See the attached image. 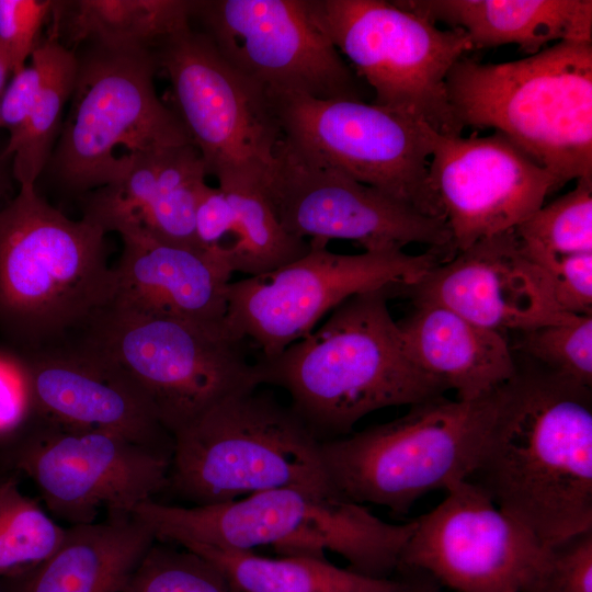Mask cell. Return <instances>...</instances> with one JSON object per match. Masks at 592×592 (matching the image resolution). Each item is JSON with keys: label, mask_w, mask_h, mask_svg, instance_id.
I'll return each mask as SVG.
<instances>
[{"label": "cell", "mask_w": 592, "mask_h": 592, "mask_svg": "<svg viewBox=\"0 0 592 592\" xmlns=\"http://www.w3.org/2000/svg\"><path fill=\"white\" fill-rule=\"evenodd\" d=\"M467 480L544 545L592 530L591 388L519 368Z\"/></svg>", "instance_id": "obj_1"}, {"label": "cell", "mask_w": 592, "mask_h": 592, "mask_svg": "<svg viewBox=\"0 0 592 592\" xmlns=\"http://www.w3.org/2000/svg\"><path fill=\"white\" fill-rule=\"evenodd\" d=\"M392 293L348 298L316 331L254 363L259 385L286 390L292 409L320 441L350 434L371 412L447 390L409 358L388 308Z\"/></svg>", "instance_id": "obj_2"}, {"label": "cell", "mask_w": 592, "mask_h": 592, "mask_svg": "<svg viewBox=\"0 0 592 592\" xmlns=\"http://www.w3.org/2000/svg\"><path fill=\"white\" fill-rule=\"evenodd\" d=\"M105 230L20 187L0 207V334L15 353L61 345L115 295Z\"/></svg>", "instance_id": "obj_3"}, {"label": "cell", "mask_w": 592, "mask_h": 592, "mask_svg": "<svg viewBox=\"0 0 592 592\" xmlns=\"http://www.w3.org/2000/svg\"><path fill=\"white\" fill-rule=\"evenodd\" d=\"M157 540L252 551L271 546L281 556L326 558L332 551L357 573L391 578L414 520L385 522L333 490L283 487L210 505H171L156 499L132 514Z\"/></svg>", "instance_id": "obj_4"}, {"label": "cell", "mask_w": 592, "mask_h": 592, "mask_svg": "<svg viewBox=\"0 0 592 592\" xmlns=\"http://www.w3.org/2000/svg\"><path fill=\"white\" fill-rule=\"evenodd\" d=\"M446 91L463 129L501 133L559 187L592 177V42H558L500 64L464 56Z\"/></svg>", "instance_id": "obj_5"}, {"label": "cell", "mask_w": 592, "mask_h": 592, "mask_svg": "<svg viewBox=\"0 0 592 592\" xmlns=\"http://www.w3.org/2000/svg\"><path fill=\"white\" fill-rule=\"evenodd\" d=\"M172 436L166 491L192 505L283 487L333 490L321 441L291 406L259 387L224 398Z\"/></svg>", "instance_id": "obj_6"}, {"label": "cell", "mask_w": 592, "mask_h": 592, "mask_svg": "<svg viewBox=\"0 0 592 592\" xmlns=\"http://www.w3.org/2000/svg\"><path fill=\"white\" fill-rule=\"evenodd\" d=\"M501 389L475 400L437 396L392 421L321 441L331 487L351 502L405 514L423 496L467 480L493 425Z\"/></svg>", "instance_id": "obj_7"}, {"label": "cell", "mask_w": 592, "mask_h": 592, "mask_svg": "<svg viewBox=\"0 0 592 592\" xmlns=\"http://www.w3.org/2000/svg\"><path fill=\"white\" fill-rule=\"evenodd\" d=\"M86 44L76 54L69 111L45 169L77 193L118 180L144 152L192 144L156 92L152 49Z\"/></svg>", "instance_id": "obj_8"}, {"label": "cell", "mask_w": 592, "mask_h": 592, "mask_svg": "<svg viewBox=\"0 0 592 592\" xmlns=\"http://www.w3.org/2000/svg\"><path fill=\"white\" fill-rule=\"evenodd\" d=\"M69 341L91 349L144 391L173 435L224 398L259 387L242 340L114 300Z\"/></svg>", "instance_id": "obj_9"}, {"label": "cell", "mask_w": 592, "mask_h": 592, "mask_svg": "<svg viewBox=\"0 0 592 592\" xmlns=\"http://www.w3.org/2000/svg\"><path fill=\"white\" fill-rule=\"evenodd\" d=\"M312 22L355 73L373 89L375 104L459 136L446 91L453 66L471 50L460 29L385 0H306Z\"/></svg>", "instance_id": "obj_10"}, {"label": "cell", "mask_w": 592, "mask_h": 592, "mask_svg": "<svg viewBox=\"0 0 592 592\" xmlns=\"http://www.w3.org/2000/svg\"><path fill=\"white\" fill-rule=\"evenodd\" d=\"M309 243L301 258L228 285L227 329L238 340L253 341L260 357H273L306 337L348 298L383 288L403 292L448 260L446 253L435 250L339 254L329 251L326 242Z\"/></svg>", "instance_id": "obj_11"}, {"label": "cell", "mask_w": 592, "mask_h": 592, "mask_svg": "<svg viewBox=\"0 0 592 592\" xmlns=\"http://www.w3.org/2000/svg\"><path fill=\"white\" fill-rule=\"evenodd\" d=\"M167 73L174 111L218 186L264 185L282 132L266 93L235 69L191 25L153 48Z\"/></svg>", "instance_id": "obj_12"}, {"label": "cell", "mask_w": 592, "mask_h": 592, "mask_svg": "<svg viewBox=\"0 0 592 592\" xmlns=\"http://www.w3.org/2000/svg\"><path fill=\"white\" fill-rule=\"evenodd\" d=\"M7 470L32 479L48 512L68 526L130 516L166 492L171 458L123 436L60 426L36 414L0 442Z\"/></svg>", "instance_id": "obj_13"}, {"label": "cell", "mask_w": 592, "mask_h": 592, "mask_svg": "<svg viewBox=\"0 0 592 592\" xmlns=\"http://www.w3.org/2000/svg\"><path fill=\"white\" fill-rule=\"evenodd\" d=\"M267 98L293 151L443 218L429 181L434 130L426 124L363 100Z\"/></svg>", "instance_id": "obj_14"}, {"label": "cell", "mask_w": 592, "mask_h": 592, "mask_svg": "<svg viewBox=\"0 0 592 592\" xmlns=\"http://www.w3.org/2000/svg\"><path fill=\"white\" fill-rule=\"evenodd\" d=\"M192 20L266 95L363 98L360 77L312 22L306 0H195Z\"/></svg>", "instance_id": "obj_15"}, {"label": "cell", "mask_w": 592, "mask_h": 592, "mask_svg": "<svg viewBox=\"0 0 592 592\" xmlns=\"http://www.w3.org/2000/svg\"><path fill=\"white\" fill-rule=\"evenodd\" d=\"M548 556L549 546L464 480L414 519L398 568L420 570L454 592H535Z\"/></svg>", "instance_id": "obj_16"}, {"label": "cell", "mask_w": 592, "mask_h": 592, "mask_svg": "<svg viewBox=\"0 0 592 592\" xmlns=\"http://www.w3.org/2000/svg\"><path fill=\"white\" fill-rule=\"evenodd\" d=\"M263 190L291 235L328 243L357 242L365 251L402 250L412 243L455 253L444 218L421 213L353 178L310 161L281 141Z\"/></svg>", "instance_id": "obj_17"}, {"label": "cell", "mask_w": 592, "mask_h": 592, "mask_svg": "<svg viewBox=\"0 0 592 592\" xmlns=\"http://www.w3.org/2000/svg\"><path fill=\"white\" fill-rule=\"evenodd\" d=\"M429 181L454 253L515 229L559 189L547 170L499 132L482 137L434 132Z\"/></svg>", "instance_id": "obj_18"}, {"label": "cell", "mask_w": 592, "mask_h": 592, "mask_svg": "<svg viewBox=\"0 0 592 592\" xmlns=\"http://www.w3.org/2000/svg\"><path fill=\"white\" fill-rule=\"evenodd\" d=\"M33 413L64 428L104 431L171 458L173 436L123 371L76 341L16 353Z\"/></svg>", "instance_id": "obj_19"}, {"label": "cell", "mask_w": 592, "mask_h": 592, "mask_svg": "<svg viewBox=\"0 0 592 592\" xmlns=\"http://www.w3.org/2000/svg\"><path fill=\"white\" fill-rule=\"evenodd\" d=\"M402 293L500 333L572 316L558 307L545 272L524 252L514 229L455 253Z\"/></svg>", "instance_id": "obj_20"}, {"label": "cell", "mask_w": 592, "mask_h": 592, "mask_svg": "<svg viewBox=\"0 0 592 592\" xmlns=\"http://www.w3.org/2000/svg\"><path fill=\"white\" fill-rule=\"evenodd\" d=\"M119 236L115 303L230 334L226 316L232 271L220 251L177 246L136 230Z\"/></svg>", "instance_id": "obj_21"}, {"label": "cell", "mask_w": 592, "mask_h": 592, "mask_svg": "<svg viewBox=\"0 0 592 592\" xmlns=\"http://www.w3.org/2000/svg\"><path fill=\"white\" fill-rule=\"evenodd\" d=\"M397 321L409 358L425 374L454 389L457 399L487 397L517 373L502 333L477 325L443 305L414 301Z\"/></svg>", "instance_id": "obj_22"}, {"label": "cell", "mask_w": 592, "mask_h": 592, "mask_svg": "<svg viewBox=\"0 0 592 592\" xmlns=\"http://www.w3.org/2000/svg\"><path fill=\"white\" fill-rule=\"evenodd\" d=\"M156 540L130 516L70 525L58 547L33 568L0 579L2 592H122Z\"/></svg>", "instance_id": "obj_23"}, {"label": "cell", "mask_w": 592, "mask_h": 592, "mask_svg": "<svg viewBox=\"0 0 592 592\" xmlns=\"http://www.w3.org/2000/svg\"><path fill=\"white\" fill-rule=\"evenodd\" d=\"M398 5L463 30L471 49L517 45L534 55L551 42H592L591 0H399Z\"/></svg>", "instance_id": "obj_24"}, {"label": "cell", "mask_w": 592, "mask_h": 592, "mask_svg": "<svg viewBox=\"0 0 592 592\" xmlns=\"http://www.w3.org/2000/svg\"><path fill=\"white\" fill-rule=\"evenodd\" d=\"M206 175L193 144L162 149L158 160L133 179L130 225L121 232L136 230L163 242L202 250L195 238L194 216L207 185Z\"/></svg>", "instance_id": "obj_25"}, {"label": "cell", "mask_w": 592, "mask_h": 592, "mask_svg": "<svg viewBox=\"0 0 592 592\" xmlns=\"http://www.w3.org/2000/svg\"><path fill=\"white\" fill-rule=\"evenodd\" d=\"M191 11L190 0L55 1L52 30L71 44L152 49L191 25Z\"/></svg>", "instance_id": "obj_26"}, {"label": "cell", "mask_w": 592, "mask_h": 592, "mask_svg": "<svg viewBox=\"0 0 592 592\" xmlns=\"http://www.w3.org/2000/svg\"><path fill=\"white\" fill-rule=\"evenodd\" d=\"M180 546L209 560L242 592H407L398 578L367 577L326 558H270L203 544Z\"/></svg>", "instance_id": "obj_27"}, {"label": "cell", "mask_w": 592, "mask_h": 592, "mask_svg": "<svg viewBox=\"0 0 592 592\" xmlns=\"http://www.w3.org/2000/svg\"><path fill=\"white\" fill-rule=\"evenodd\" d=\"M47 54L44 86L24 125L0 155L12 159V175L20 187L35 186L45 171L58 140L64 111L70 100L76 71V53L68 48L52 30L43 41Z\"/></svg>", "instance_id": "obj_28"}, {"label": "cell", "mask_w": 592, "mask_h": 592, "mask_svg": "<svg viewBox=\"0 0 592 592\" xmlns=\"http://www.w3.org/2000/svg\"><path fill=\"white\" fill-rule=\"evenodd\" d=\"M220 187L235 212V230L223 254L232 271L261 275L303 255L309 240L295 237L281 225L262 185Z\"/></svg>", "instance_id": "obj_29"}, {"label": "cell", "mask_w": 592, "mask_h": 592, "mask_svg": "<svg viewBox=\"0 0 592 592\" xmlns=\"http://www.w3.org/2000/svg\"><path fill=\"white\" fill-rule=\"evenodd\" d=\"M15 471L0 474V579L22 573L46 559L65 528L19 486Z\"/></svg>", "instance_id": "obj_30"}, {"label": "cell", "mask_w": 592, "mask_h": 592, "mask_svg": "<svg viewBox=\"0 0 592 592\" xmlns=\"http://www.w3.org/2000/svg\"><path fill=\"white\" fill-rule=\"evenodd\" d=\"M514 232L524 250L554 254L592 253V177L539 207Z\"/></svg>", "instance_id": "obj_31"}, {"label": "cell", "mask_w": 592, "mask_h": 592, "mask_svg": "<svg viewBox=\"0 0 592 592\" xmlns=\"http://www.w3.org/2000/svg\"><path fill=\"white\" fill-rule=\"evenodd\" d=\"M122 592H242L214 563L180 545L155 540Z\"/></svg>", "instance_id": "obj_32"}, {"label": "cell", "mask_w": 592, "mask_h": 592, "mask_svg": "<svg viewBox=\"0 0 592 592\" xmlns=\"http://www.w3.org/2000/svg\"><path fill=\"white\" fill-rule=\"evenodd\" d=\"M519 349L539 368L577 385L592 386V315L521 331Z\"/></svg>", "instance_id": "obj_33"}, {"label": "cell", "mask_w": 592, "mask_h": 592, "mask_svg": "<svg viewBox=\"0 0 592 592\" xmlns=\"http://www.w3.org/2000/svg\"><path fill=\"white\" fill-rule=\"evenodd\" d=\"M524 252L545 272L555 301L562 311L592 315V253Z\"/></svg>", "instance_id": "obj_34"}, {"label": "cell", "mask_w": 592, "mask_h": 592, "mask_svg": "<svg viewBox=\"0 0 592 592\" xmlns=\"http://www.w3.org/2000/svg\"><path fill=\"white\" fill-rule=\"evenodd\" d=\"M54 4L50 0H0V49L12 73L25 66L41 43L42 27Z\"/></svg>", "instance_id": "obj_35"}, {"label": "cell", "mask_w": 592, "mask_h": 592, "mask_svg": "<svg viewBox=\"0 0 592 592\" xmlns=\"http://www.w3.org/2000/svg\"><path fill=\"white\" fill-rule=\"evenodd\" d=\"M535 592H592V530L549 546Z\"/></svg>", "instance_id": "obj_36"}, {"label": "cell", "mask_w": 592, "mask_h": 592, "mask_svg": "<svg viewBox=\"0 0 592 592\" xmlns=\"http://www.w3.org/2000/svg\"><path fill=\"white\" fill-rule=\"evenodd\" d=\"M47 54L43 42L31 56V64L13 73L0 98L1 127L14 137L24 125L44 86Z\"/></svg>", "instance_id": "obj_37"}, {"label": "cell", "mask_w": 592, "mask_h": 592, "mask_svg": "<svg viewBox=\"0 0 592 592\" xmlns=\"http://www.w3.org/2000/svg\"><path fill=\"white\" fill-rule=\"evenodd\" d=\"M33 409L18 354L0 350V442L16 433L32 417Z\"/></svg>", "instance_id": "obj_38"}, {"label": "cell", "mask_w": 592, "mask_h": 592, "mask_svg": "<svg viewBox=\"0 0 592 592\" xmlns=\"http://www.w3.org/2000/svg\"><path fill=\"white\" fill-rule=\"evenodd\" d=\"M235 212L220 187L206 185L200 195L194 216L195 238L202 250H223L235 230Z\"/></svg>", "instance_id": "obj_39"}, {"label": "cell", "mask_w": 592, "mask_h": 592, "mask_svg": "<svg viewBox=\"0 0 592 592\" xmlns=\"http://www.w3.org/2000/svg\"><path fill=\"white\" fill-rule=\"evenodd\" d=\"M396 573L407 592H444L436 581L420 570L400 567Z\"/></svg>", "instance_id": "obj_40"}, {"label": "cell", "mask_w": 592, "mask_h": 592, "mask_svg": "<svg viewBox=\"0 0 592 592\" xmlns=\"http://www.w3.org/2000/svg\"><path fill=\"white\" fill-rule=\"evenodd\" d=\"M10 73H12L10 66L0 49V98L7 87V80Z\"/></svg>", "instance_id": "obj_41"}, {"label": "cell", "mask_w": 592, "mask_h": 592, "mask_svg": "<svg viewBox=\"0 0 592 592\" xmlns=\"http://www.w3.org/2000/svg\"><path fill=\"white\" fill-rule=\"evenodd\" d=\"M7 160L0 158V201L7 195L11 187L9 174L4 168Z\"/></svg>", "instance_id": "obj_42"}, {"label": "cell", "mask_w": 592, "mask_h": 592, "mask_svg": "<svg viewBox=\"0 0 592 592\" xmlns=\"http://www.w3.org/2000/svg\"><path fill=\"white\" fill-rule=\"evenodd\" d=\"M4 471H9V470H7V469L2 466L1 460H0V474H1V473H4Z\"/></svg>", "instance_id": "obj_43"}, {"label": "cell", "mask_w": 592, "mask_h": 592, "mask_svg": "<svg viewBox=\"0 0 592 592\" xmlns=\"http://www.w3.org/2000/svg\"><path fill=\"white\" fill-rule=\"evenodd\" d=\"M0 127H1V115H0Z\"/></svg>", "instance_id": "obj_44"}, {"label": "cell", "mask_w": 592, "mask_h": 592, "mask_svg": "<svg viewBox=\"0 0 592 592\" xmlns=\"http://www.w3.org/2000/svg\"><path fill=\"white\" fill-rule=\"evenodd\" d=\"M0 592H2L1 589H0Z\"/></svg>", "instance_id": "obj_45"}]
</instances>
